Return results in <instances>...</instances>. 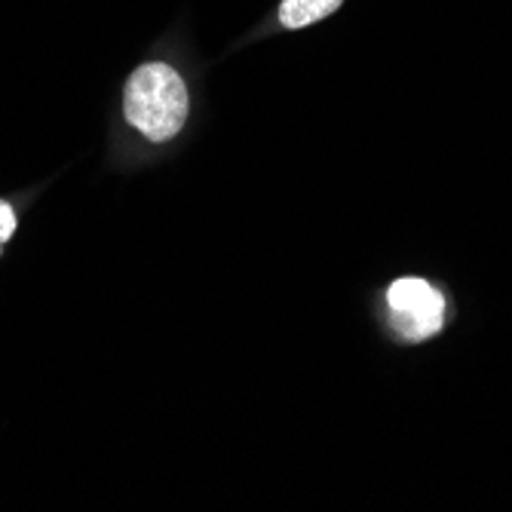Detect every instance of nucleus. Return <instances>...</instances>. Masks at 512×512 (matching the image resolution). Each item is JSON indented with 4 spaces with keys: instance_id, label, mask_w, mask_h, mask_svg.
<instances>
[{
    "instance_id": "1",
    "label": "nucleus",
    "mask_w": 512,
    "mask_h": 512,
    "mask_svg": "<svg viewBox=\"0 0 512 512\" xmlns=\"http://www.w3.org/2000/svg\"><path fill=\"white\" fill-rule=\"evenodd\" d=\"M126 120L151 142L175 138L188 120V86L172 65H138L126 83Z\"/></svg>"
},
{
    "instance_id": "2",
    "label": "nucleus",
    "mask_w": 512,
    "mask_h": 512,
    "mask_svg": "<svg viewBox=\"0 0 512 512\" xmlns=\"http://www.w3.org/2000/svg\"><path fill=\"white\" fill-rule=\"evenodd\" d=\"M387 307L402 341H427L445 325V298L424 279H396L387 289Z\"/></svg>"
},
{
    "instance_id": "3",
    "label": "nucleus",
    "mask_w": 512,
    "mask_h": 512,
    "mask_svg": "<svg viewBox=\"0 0 512 512\" xmlns=\"http://www.w3.org/2000/svg\"><path fill=\"white\" fill-rule=\"evenodd\" d=\"M344 0H283L279 4V22L283 28H307L325 16H332Z\"/></svg>"
},
{
    "instance_id": "4",
    "label": "nucleus",
    "mask_w": 512,
    "mask_h": 512,
    "mask_svg": "<svg viewBox=\"0 0 512 512\" xmlns=\"http://www.w3.org/2000/svg\"><path fill=\"white\" fill-rule=\"evenodd\" d=\"M16 230V212L10 209V203L0 200V246H4Z\"/></svg>"
}]
</instances>
